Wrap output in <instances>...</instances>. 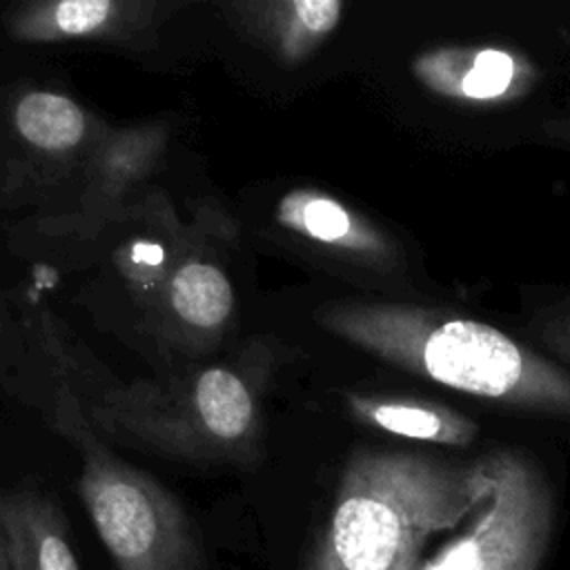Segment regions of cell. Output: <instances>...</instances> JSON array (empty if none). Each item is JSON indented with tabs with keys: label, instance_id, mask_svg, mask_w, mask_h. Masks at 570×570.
Listing matches in <instances>:
<instances>
[{
	"label": "cell",
	"instance_id": "6da1fadb",
	"mask_svg": "<svg viewBox=\"0 0 570 570\" xmlns=\"http://www.w3.org/2000/svg\"><path fill=\"white\" fill-rule=\"evenodd\" d=\"M490 499L485 456L354 450L305 570H421L425 543Z\"/></svg>",
	"mask_w": 570,
	"mask_h": 570
},
{
	"label": "cell",
	"instance_id": "7a4b0ae2",
	"mask_svg": "<svg viewBox=\"0 0 570 570\" xmlns=\"http://www.w3.org/2000/svg\"><path fill=\"white\" fill-rule=\"evenodd\" d=\"M318 323L416 376L499 405L570 419V374L505 332L399 303H336Z\"/></svg>",
	"mask_w": 570,
	"mask_h": 570
},
{
	"label": "cell",
	"instance_id": "3957f363",
	"mask_svg": "<svg viewBox=\"0 0 570 570\" xmlns=\"http://www.w3.org/2000/svg\"><path fill=\"white\" fill-rule=\"evenodd\" d=\"M78 492L116 570H196L183 505L156 479L85 439Z\"/></svg>",
	"mask_w": 570,
	"mask_h": 570
},
{
	"label": "cell",
	"instance_id": "277c9868",
	"mask_svg": "<svg viewBox=\"0 0 570 570\" xmlns=\"http://www.w3.org/2000/svg\"><path fill=\"white\" fill-rule=\"evenodd\" d=\"M485 463L492 476L490 503L421 570H541L557 514L543 468L512 448L488 452Z\"/></svg>",
	"mask_w": 570,
	"mask_h": 570
},
{
	"label": "cell",
	"instance_id": "5b68a950",
	"mask_svg": "<svg viewBox=\"0 0 570 570\" xmlns=\"http://www.w3.org/2000/svg\"><path fill=\"white\" fill-rule=\"evenodd\" d=\"M120 423L136 436L183 456L240 459L258 439V401L249 381L212 365L196 374L189 392L167 403L120 407Z\"/></svg>",
	"mask_w": 570,
	"mask_h": 570
},
{
	"label": "cell",
	"instance_id": "8992f818",
	"mask_svg": "<svg viewBox=\"0 0 570 570\" xmlns=\"http://www.w3.org/2000/svg\"><path fill=\"white\" fill-rule=\"evenodd\" d=\"M414 78L430 91L461 102H508L537 80L534 65L501 47H439L412 62Z\"/></svg>",
	"mask_w": 570,
	"mask_h": 570
},
{
	"label": "cell",
	"instance_id": "52a82bcc",
	"mask_svg": "<svg viewBox=\"0 0 570 570\" xmlns=\"http://www.w3.org/2000/svg\"><path fill=\"white\" fill-rule=\"evenodd\" d=\"M160 9L165 4L147 0H38L13 9L7 31L20 42L131 40Z\"/></svg>",
	"mask_w": 570,
	"mask_h": 570
},
{
	"label": "cell",
	"instance_id": "ba28073f",
	"mask_svg": "<svg viewBox=\"0 0 570 570\" xmlns=\"http://www.w3.org/2000/svg\"><path fill=\"white\" fill-rule=\"evenodd\" d=\"M276 220L298 238L367 265H390L396 256L394 243L365 216L338 198L301 187L287 191L276 205Z\"/></svg>",
	"mask_w": 570,
	"mask_h": 570
},
{
	"label": "cell",
	"instance_id": "9c48e42d",
	"mask_svg": "<svg viewBox=\"0 0 570 570\" xmlns=\"http://www.w3.org/2000/svg\"><path fill=\"white\" fill-rule=\"evenodd\" d=\"M240 29L258 40L276 60H307L338 27L341 0H258L229 4Z\"/></svg>",
	"mask_w": 570,
	"mask_h": 570
},
{
	"label": "cell",
	"instance_id": "30bf717a",
	"mask_svg": "<svg viewBox=\"0 0 570 570\" xmlns=\"http://www.w3.org/2000/svg\"><path fill=\"white\" fill-rule=\"evenodd\" d=\"M0 532L13 570H80L65 514L40 492H2Z\"/></svg>",
	"mask_w": 570,
	"mask_h": 570
},
{
	"label": "cell",
	"instance_id": "8fae6325",
	"mask_svg": "<svg viewBox=\"0 0 570 570\" xmlns=\"http://www.w3.org/2000/svg\"><path fill=\"white\" fill-rule=\"evenodd\" d=\"M350 412L376 430L414 441L463 448L470 445L479 425L465 414L434 401L401 394H350Z\"/></svg>",
	"mask_w": 570,
	"mask_h": 570
},
{
	"label": "cell",
	"instance_id": "7c38bea8",
	"mask_svg": "<svg viewBox=\"0 0 570 570\" xmlns=\"http://www.w3.org/2000/svg\"><path fill=\"white\" fill-rule=\"evenodd\" d=\"M169 303L180 321L196 330H218L232 314L234 292L214 263L191 258L169 278Z\"/></svg>",
	"mask_w": 570,
	"mask_h": 570
},
{
	"label": "cell",
	"instance_id": "4fadbf2b",
	"mask_svg": "<svg viewBox=\"0 0 570 570\" xmlns=\"http://www.w3.org/2000/svg\"><path fill=\"white\" fill-rule=\"evenodd\" d=\"M13 125L22 140L42 151H69L87 134V118L78 102L53 91H29L13 109Z\"/></svg>",
	"mask_w": 570,
	"mask_h": 570
},
{
	"label": "cell",
	"instance_id": "5bb4252c",
	"mask_svg": "<svg viewBox=\"0 0 570 570\" xmlns=\"http://www.w3.org/2000/svg\"><path fill=\"white\" fill-rule=\"evenodd\" d=\"M543 343L563 361L570 363V312L548 321L541 330Z\"/></svg>",
	"mask_w": 570,
	"mask_h": 570
},
{
	"label": "cell",
	"instance_id": "9a60e30c",
	"mask_svg": "<svg viewBox=\"0 0 570 570\" xmlns=\"http://www.w3.org/2000/svg\"><path fill=\"white\" fill-rule=\"evenodd\" d=\"M0 570H13L11 557H9V550H7V543H4L2 532H0Z\"/></svg>",
	"mask_w": 570,
	"mask_h": 570
},
{
	"label": "cell",
	"instance_id": "2e32d148",
	"mask_svg": "<svg viewBox=\"0 0 570 570\" xmlns=\"http://www.w3.org/2000/svg\"><path fill=\"white\" fill-rule=\"evenodd\" d=\"M563 127L568 129V138H570V122H568V125H563Z\"/></svg>",
	"mask_w": 570,
	"mask_h": 570
}]
</instances>
